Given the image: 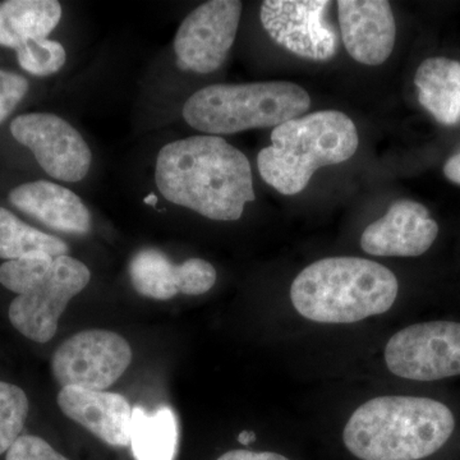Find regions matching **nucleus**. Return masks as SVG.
<instances>
[{
    "label": "nucleus",
    "instance_id": "423d86ee",
    "mask_svg": "<svg viewBox=\"0 0 460 460\" xmlns=\"http://www.w3.org/2000/svg\"><path fill=\"white\" fill-rule=\"evenodd\" d=\"M387 368L413 381H438L460 375V323L432 321L396 332L385 347Z\"/></svg>",
    "mask_w": 460,
    "mask_h": 460
},
{
    "label": "nucleus",
    "instance_id": "412c9836",
    "mask_svg": "<svg viewBox=\"0 0 460 460\" xmlns=\"http://www.w3.org/2000/svg\"><path fill=\"white\" fill-rule=\"evenodd\" d=\"M29 399L21 387L0 381V454L16 443L29 416Z\"/></svg>",
    "mask_w": 460,
    "mask_h": 460
},
{
    "label": "nucleus",
    "instance_id": "39448f33",
    "mask_svg": "<svg viewBox=\"0 0 460 460\" xmlns=\"http://www.w3.org/2000/svg\"><path fill=\"white\" fill-rule=\"evenodd\" d=\"M311 107L304 87L288 81L211 84L196 91L181 115L189 126L208 136L234 135L278 127Z\"/></svg>",
    "mask_w": 460,
    "mask_h": 460
},
{
    "label": "nucleus",
    "instance_id": "aec40b11",
    "mask_svg": "<svg viewBox=\"0 0 460 460\" xmlns=\"http://www.w3.org/2000/svg\"><path fill=\"white\" fill-rule=\"evenodd\" d=\"M68 251L62 239L33 228L7 208H0V259L11 261L35 253L58 257L68 255Z\"/></svg>",
    "mask_w": 460,
    "mask_h": 460
},
{
    "label": "nucleus",
    "instance_id": "bb28decb",
    "mask_svg": "<svg viewBox=\"0 0 460 460\" xmlns=\"http://www.w3.org/2000/svg\"><path fill=\"white\" fill-rule=\"evenodd\" d=\"M444 174L447 175V180L460 184V153L447 160V164L444 165Z\"/></svg>",
    "mask_w": 460,
    "mask_h": 460
},
{
    "label": "nucleus",
    "instance_id": "a211bd4d",
    "mask_svg": "<svg viewBox=\"0 0 460 460\" xmlns=\"http://www.w3.org/2000/svg\"><path fill=\"white\" fill-rule=\"evenodd\" d=\"M57 0L0 2V47L17 49L32 39H47L62 18Z\"/></svg>",
    "mask_w": 460,
    "mask_h": 460
},
{
    "label": "nucleus",
    "instance_id": "4be33fe9",
    "mask_svg": "<svg viewBox=\"0 0 460 460\" xmlns=\"http://www.w3.org/2000/svg\"><path fill=\"white\" fill-rule=\"evenodd\" d=\"M54 259L48 253H35L4 262L0 266V284L17 296L25 295L47 277Z\"/></svg>",
    "mask_w": 460,
    "mask_h": 460
},
{
    "label": "nucleus",
    "instance_id": "a878e982",
    "mask_svg": "<svg viewBox=\"0 0 460 460\" xmlns=\"http://www.w3.org/2000/svg\"><path fill=\"white\" fill-rule=\"evenodd\" d=\"M217 460H290L287 456L270 452H250V450H232L223 454Z\"/></svg>",
    "mask_w": 460,
    "mask_h": 460
},
{
    "label": "nucleus",
    "instance_id": "ddd939ff",
    "mask_svg": "<svg viewBox=\"0 0 460 460\" xmlns=\"http://www.w3.org/2000/svg\"><path fill=\"white\" fill-rule=\"evenodd\" d=\"M438 234V223L429 217L428 208L402 199L365 229L361 247L368 255L417 257L428 252Z\"/></svg>",
    "mask_w": 460,
    "mask_h": 460
},
{
    "label": "nucleus",
    "instance_id": "0eeeda50",
    "mask_svg": "<svg viewBox=\"0 0 460 460\" xmlns=\"http://www.w3.org/2000/svg\"><path fill=\"white\" fill-rule=\"evenodd\" d=\"M131 362L132 349L126 339L109 330L91 329L58 348L51 370L63 387L104 392L122 377Z\"/></svg>",
    "mask_w": 460,
    "mask_h": 460
},
{
    "label": "nucleus",
    "instance_id": "dca6fc26",
    "mask_svg": "<svg viewBox=\"0 0 460 460\" xmlns=\"http://www.w3.org/2000/svg\"><path fill=\"white\" fill-rule=\"evenodd\" d=\"M8 199L18 210L58 232L84 235L91 230V214L83 199L53 181L21 184Z\"/></svg>",
    "mask_w": 460,
    "mask_h": 460
},
{
    "label": "nucleus",
    "instance_id": "cd10ccee",
    "mask_svg": "<svg viewBox=\"0 0 460 460\" xmlns=\"http://www.w3.org/2000/svg\"><path fill=\"white\" fill-rule=\"evenodd\" d=\"M255 438H256V435L253 434V432H250V431L241 432V434H239V436H238V441L242 445L251 444V443H252L253 440H255Z\"/></svg>",
    "mask_w": 460,
    "mask_h": 460
},
{
    "label": "nucleus",
    "instance_id": "6ab92c4d",
    "mask_svg": "<svg viewBox=\"0 0 460 460\" xmlns=\"http://www.w3.org/2000/svg\"><path fill=\"white\" fill-rule=\"evenodd\" d=\"M131 449L136 460H174L178 449V423L169 407L147 413L132 411Z\"/></svg>",
    "mask_w": 460,
    "mask_h": 460
},
{
    "label": "nucleus",
    "instance_id": "f03ea898",
    "mask_svg": "<svg viewBox=\"0 0 460 460\" xmlns=\"http://www.w3.org/2000/svg\"><path fill=\"white\" fill-rule=\"evenodd\" d=\"M456 420L443 402L420 396L385 395L353 411L345 447L361 460H420L440 450Z\"/></svg>",
    "mask_w": 460,
    "mask_h": 460
},
{
    "label": "nucleus",
    "instance_id": "1a4fd4ad",
    "mask_svg": "<svg viewBox=\"0 0 460 460\" xmlns=\"http://www.w3.org/2000/svg\"><path fill=\"white\" fill-rule=\"evenodd\" d=\"M242 8L238 0H211L184 18L174 39L181 71L208 75L223 66L237 36Z\"/></svg>",
    "mask_w": 460,
    "mask_h": 460
},
{
    "label": "nucleus",
    "instance_id": "20e7f679",
    "mask_svg": "<svg viewBox=\"0 0 460 460\" xmlns=\"http://www.w3.org/2000/svg\"><path fill=\"white\" fill-rule=\"evenodd\" d=\"M359 140L356 124L338 111H321L275 127L271 146L262 148L257 166L262 180L281 195L302 192L323 166L347 162Z\"/></svg>",
    "mask_w": 460,
    "mask_h": 460
},
{
    "label": "nucleus",
    "instance_id": "5701e85b",
    "mask_svg": "<svg viewBox=\"0 0 460 460\" xmlns=\"http://www.w3.org/2000/svg\"><path fill=\"white\" fill-rule=\"evenodd\" d=\"M21 68L38 77H48L66 65V53L60 42L49 39H32L16 49Z\"/></svg>",
    "mask_w": 460,
    "mask_h": 460
},
{
    "label": "nucleus",
    "instance_id": "6e6552de",
    "mask_svg": "<svg viewBox=\"0 0 460 460\" xmlns=\"http://www.w3.org/2000/svg\"><path fill=\"white\" fill-rule=\"evenodd\" d=\"M89 268L80 260L65 255L54 259L47 277L9 305L13 328L36 343H48L58 330V321L74 296L90 283Z\"/></svg>",
    "mask_w": 460,
    "mask_h": 460
},
{
    "label": "nucleus",
    "instance_id": "f8f14e48",
    "mask_svg": "<svg viewBox=\"0 0 460 460\" xmlns=\"http://www.w3.org/2000/svg\"><path fill=\"white\" fill-rule=\"evenodd\" d=\"M129 278L138 295L168 301L178 295L201 296L208 292L217 283V270L202 259L175 265L162 251L145 248L132 257Z\"/></svg>",
    "mask_w": 460,
    "mask_h": 460
},
{
    "label": "nucleus",
    "instance_id": "b1692460",
    "mask_svg": "<svg viewBox=\"0 0 460 460\" xmlns=\"http://www.w3.org/2000/svg\"><path fill=\"white\" fill-rule=\"evenodd\" d=\"M5 460H68L39 436L23 435L8 450Z\"/></svg>",
    "mask_w": 460,
    "mask_h": 460
},
{
    "label": "nucleus",
    "instance_id": "9b49d317",
    "mask_svg": "<svg viewBox=\"0 0 460 460\" xmlns=\"http://www.w3.org/2000/svg\"><path fill=\"white\" fill-rule=\"evenodd\" d=\"M328 0H266L261 23L272 40L304 59L325 62L337 54L339 38L325 13Z\"/></svg>",
    "mask_w": 460,
    "mask_h": 460
},
{
    "label": "nucleus",
    "instance_id": "393cba45",
    "mask_svg": "<svg viewBox=\"0 0 460 460\" xmlns=\"http://www.w3.org/2000/svg\"><path fill=\"white\" fill-rule=\"evenodd\" d=\"M30 84L22 75L0 69V123L13 113L29 93Z\"/></svg>",
    "mask_w": 460,
    "mask_h": 460
},
{
    "label": "nucleus",
    "instance_id": "9d476101",
    "mask_svg": "<svg viewBox=\"0 0 460 460\" xmlns=\"http://www.w3.org/2000/svg\"><path fill=\"white\" fill-rule=\"evenodd\" d=\"M14 140L32 151L38 164L51 178L75 183L89 174L93 153L81 133L62 117L29 113L11 123Z\"/></svg>",
    "mask_w": 460,
    "mask_h": 460
},
{
    "label": "nucleus",
    "instance_id": "4468645a",
    "mask_svg": "<svg viewBox=\"0 0 460 460\" xmlns=\"http://www.w3.org/2000/svg\"><path fill=\"white\" fill-rule=\"evenodd\" d=\"M339 25L350 57L365 66H380L392 56L396 25L385 0H339Z\"/></svg>",
    "mask_w": 460,
    "mask_h": 460
},
{
    "label": "nucleus",
    "instance_id": "2eb2a0df",
    "mask_svg": "<svg viewBox=\"0 0 460 460\" xmlns=\"http://www.w3.org/2000/svg\"><path fill=\"white\" fill-rule=\"evenodd\" d=\"M58 405L68 419L80 423L104 443L129 447L133 410L124 396L66 386L58 394Z\"/></svg>",
    "mask_w": 460,
    "mask_h": 460
},
{
    "label": "nucleus",
    "instance_id": "f3484780",
    "mask_svg": "<svg viewBox=\"0 0 460 460\" xmlns=\"http://www.w3.org/2000/svg\"><path fill=\"white\" fill-rule=\"evenodd\" d=\"M420 105L438 122L453 126L460 119V63L449 58L423 60L414 77Z\"/></svg>",
    "mask_w": 460,
    "mask_h": 460
},
{
    "label": "nucleus",
    "instance_id": "f257e3e1",
    "mask_svg": "<svg viewBox=\"0 0 460 460\" xmlns=\"http://www.w3.org/2000/svg\"><path fill=\"white\" fill-rule=\"evenodd\" d=\"M155 183L172 204L217 222H235L256 199L247 156L219 136H192L160 148Z\"/></svg>",
    "mask_w": 460,
    "mask_h": 460
},
{
    "label": "nucleus",
    "instance_id": "7ed1b4c3",
    "mask_svg": "<svg viewBox=\"0 0 460 460\" xmlns=\"http://www.w3.org/2000/svg\"><path fill=\"white\" fill-rule=\"evenodd\" d=\"M394 272L361 257L311 263L290 287L296 313L320 323H353L387 313L398 296Z\"/></svg>",
    "mask_w": 460,
    "mask_h": 460
}]
</instances>
